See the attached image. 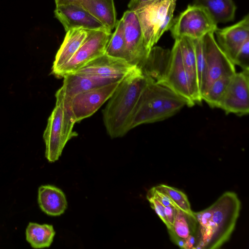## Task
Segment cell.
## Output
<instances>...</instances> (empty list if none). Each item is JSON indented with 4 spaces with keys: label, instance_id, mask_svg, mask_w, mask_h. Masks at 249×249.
Masks as SVG:
<instances>
[{
    "label": "cell",
    "instance_id": "cell-1",
    "mask_svg": "<svg viewBox=\"0 0 249 249\" xmlns=\"http://www.w3.org/2000/svg\"><path fill=\"white\" fill-rule=\"evenodd\" d=\"M241 207L237 194L228 191L206 209L193 212L197 222L195 249H218L227 242L235 228Z\"/></svg>",
    "mask_w": 249,
    "mask_h": 249
},
{
    "label": "cell",
    "instance_id": "cell-2",
    "mask_svg": "<svg viewBox=\"0 0 249 249\" xmlns=\"http://www.w3.org/2000/svg\"><path fill=\"white\" fill-rule=\"evenodd\" d=\"M149 76L136 67L120 82L103 110L104 124L111 138L121 137L130 130L134 112Z\"/></svg>",
    "mask_w": 249,
    "mask_h": 249
},
{
    "label": "cell",
    "instance_id": "cell-3",
    "mask_svg": "<svg viewBox=\"0 0 249 249\" xmlns=\"http://www.w3.org/2000/svg\"><path fill=\"white\" fill-rule=\"evenodd\" d=\"M150 76L158 84L184 98L188 107L202 102L198 84L191 78L184 66L178 39L175 40L171 50H166L160 56Z\"/></svg>",
    "mask_w": 249,
    "mask_h": 249
},
{
    "label": "cell",
    "instance_id": "cell-4",
    "mask_svg": "<svg viewBox=\"0 0 249 249\" xmlns=\"http://www.w3.org/2000/svg\"><path fill=\"white\" fill-rule=\"evenodd\" d=\"M187 101L169 89L156 83L149 76L133 115L130 129L142 124L164 120L178 112Z\"/></svg>",
    "mask_w": 249,
    "mask_h": 249
},
{
    "label": "cell",
    "instance_id": "cell-5",
    "mask_svg": "<svg viewBox=\"0 0 249 249\" xmlns=\"http://www.w3.org/2000/svg\"><path fill=\"white\" fill-rule=\"evenodd\" d=\"M55 98V106L43 135L45 157L50 162L57 160L67 142L78 135L73 131L76 121L69 103L57 93Z\"/></svg>",
    "mask_w": 249,
    "mask_h": 249
},
{
    "label": "cell",
    "instance_id": "cell-6",
    "mask_svg": "<svg viewBox=\"0 0 249 249\" xmlns=\"http://www.w3.org/2000/svg\"><path fill=\"white\" fill-rule=\"evenodd\" d=\"M202 40L204 62L199 88L201 99L215 80L236 72L235 65L219 46L213 32L206 34Z\"/></svg>",
    "mask_w": 249,
    "mask_h": 249
},
{
    "label": "cell",
    "instance_id": "cell-7",
    "mask_svg": "<svg viewBox=\"0 0 249 249\" xmlns=\"http://www.w3.org/2000/svg\"><path fill=\"white\" fill-rule=\"evenodd\" d=\"M217 25L205 8L192 4L189 5L174 18L169 30L175 40L182 37L197 39L203 38L208 33H214Z\"/></svg>",
    "mask_w": 249,
    "mask_h": 249
},
{
    "label": "cell",
    "instance_id": "cell-8",
    "mask_svg": "<svg viewBox=\"0 0 249 249\" xmlns=\"http://www.w3.org/2000/svg\"><path fill=\"white\" fill-rule=\"evenodd\" d=\"M109 30L89 31L88 36L71 58L53 73L62 78L73 74L94 59L105 53L111 35Z\"/></svg>",
    "mask_w": 249,
    "mask_h": 249
},
{
    "label": "cell",
    "instance_id": "cell-9",
    "mask_svg": "<svg viewBox=\"0 0 249 249\" xmlns=\"http://www.w3.org/2000/svg\"><path fill=\"white\" fill-rule=\"evenodd\" d=\"M175 0H157L142 3L133 11L139 20L143 34L144 45L149 53L157 43V34L169 7Z\"/></svg>",
    "mask_w": 249,
    "mask_h": 249
},
{
    "label": "cell",
    "instance_id": "cell-10",
    "mask_svg": "<svg viewBox=\"0 0 249 249\" xmlns=\"http://www.w3.org/2000/svg\"><path fill=\"white\" fill-rule=\"evenodd\" d=\"M121 81L80 92L70 100L63 98L68 102L76 123L96 112L111 96Z\"/></svg>",
    "mask_w": 249,
    "mask_h": 249
},
{
    "label": "cell",
    "instance_id": "cell-11",
    "mask_svg": "<svg viewBox=\"0 0 249 249\" xmlns=\"http://www.w3.org/2000/svg\"><path fill=\"white\" fill-rule=\"evenodd\" d=\"M249 69L236 72L221 99L218 108L226 114L238 116L249 112Z\"/></svg>",
    "mask_w": 249,
    "mask_h": 249
},
{
    "label": "cell",
    "instance_id": "cell-12",
    "mask_svg": "<svg viewBox=\"0 0 249 249\" xmlns=\"http://www.w3.org/2000/svg\"><path fill=\"white\" fill-rule=\"evenodd\" d=\"M122 19L124 25L125 60L140 68L149 53L144 47L139 20L135 13L129 10L124 13Z\"/></svg>",
    "mask_w": 249,
    "mask_h": 249
},
{
    "label": "cell",
    "instance_id": "cell-13",
    "mask_svg": "<svg viewBox=\"0 0 249 249\" xmlns=\"http://www.w3.org/2000/svg\"><path fill=\"white\" fill-rule=\"evenodd\" d=\"M54 13L66 32L78 28L88 31H110L77 3L56 6Z\"/></svg>",
    "mask_w": 249,
    "mask_h": 249
},
{
    "label": "cell",
    "instance_id": "cell-14",
    "mask_svg": "<svg viewBox=\"0 0 249 249\" xmlns=\"http://www.w3.org/2000/svg\"><path fill=\"white\" fill-rule=\"evenodd\" d=\"M136 67L137 66L131 65L124 59L114 57L105 53L89 62L74 73L122 79Z\"/></svg>",
    "mask_w": 249,
    "mask_h": 249
},
{
    "label": "cell",
    "instance_id": "cell-15",
    "mask_svg": "<svg viewBox=\"0 0 249 249\" xmlns=\"http://www.w3.org/2000/svg\"><path fill=\"white\" fill-rule=\"evenodd\" d=\"M214 34L219 46L233 62L242 45L249 39V15L234 24L223 28H217Z\"/></svg>",
    "mask_w": 249,
    "mask_h": 249
},
{
    "label": "cell",
    "instance_id": "cell-16",
    "mask_svg": "<svg viewBox=\"0 0 249 249\" xmlns=\"http://www.w3.org/2000/svg\"><path fill=\"white\" fill-rule=\"evenodd\" d=\"M62 87L56 91L64 99L70 100L76 94L85 91L120 81L122 79L99 75L70 74L63 77Z\"/></svg>",
    "mask_w": 249,
    "mask_h": 249
},
{
    "label": "cell",
    "instance_id": "cell-17",
    "mask_svg": "<svg viewBox=\"0 0 249 249\" xmlns=\"http://www.w3.org/2000/svg\"><path fill=\"white\" fill-rule=\"evenodd\" d=\"M38 202L41 210L51 216L63 214L67 208V201L61 190L50 185L38 188Z\"/></svg>",
    "mask_w": 249,
    "mask_h": 249
},
{
    "label": "cell",
    "instance_id": "cell-18",
    "mask_svg": "<svg viewBox=\"0 0 249 249\" xmlns=\"http://www.w3.org/2000/svg\"><path fill=\"white\" fill-rule=\"evenodd\" d=\"M88 32L89 31L82 28L66 32L64 40L55 55L52 73L71 58L87 37Z\"/></svg>",
    "mask_w": 249,
    "mask_h": 249
},
{
    "label": "cell",
    "instance_id": "cell-19",
    "mask_svg": "<svg viewBox=\"0 0 249 249\" xmlns=\"http://www.w3.org/2000/svg\"><path fill=\"white\" fill-rule=\"evenodd\" d=\"M197 222L194 213H186L176 207V213L172 227L168 230L172 241L183 248L184 241L189 236L196 234Z\"/></svg>",
    "mask_w": 249,
    "mask_h": 249
},
{
    "label": "cell",
    "instance_id": "cell-20",
    "mask_svg": "<svg viewBox=\"0 0 249 249\" xmlns=\"http://www.w3.org/2000/svg\"><path fill=\"white\" fill-rule=\"evenodd\" d=\"M77 3L112 31L116 25V12L113 0H77Z\"/></svg>",
    "mask_w": 249,
    "mask_h": 249
},
{
    "label": "cell",
    "instance_id": "cell-21",
    "mask_svg": "<svg viewBox=\"0 0 249 249\" xmlns=\"http://www.w3.org/2000/svg\"><path fill=\"white\" fill-rule=\"evenodd\" d=\"M193 4L205 8L217 24L234 19L236 6L232 0H194Z\"/></svg>",
    "mask_w": 249,
    "mask_h": 249
},
{
    "label": "cell",
    "instance_id": "cell-22",
    "mask_svg": "<svg viewBox=\"0 0 249 249\" xmlns=\"http://www.w3.org/2000/svg\"><path fill=\"white\" fill-rule=\"evenodd\" d=\"M55 234L51 225L30 222L26 230V239L32 248L42 249L51 245Z\"/></svg>",
    "mask_w": 249,
    "mask_h": 249
},
{
    "label": "cell",
    "instance_id": "cell-23",
    "mask_svg": "<svg viewBox=\"0 0 249 249\" xmlns=\"http://www.w3.org/2000/svg\"><path fill=\"white\" fill-rule=\"evenodd\" d=\"M105 53L109 56L125 60L124 25L122 18L117 21L115 31L111 34Z\"/></svg>",
    "mask_w": 249,
    "mask_h": 249
},
{
    "label": "cell",
    "instance_id": "cell-24",
    "mask_svg": "<svg viewBox=\"0 0 249 249\" xmlns=\"http://www.w3.org/2000/svg\"><path fill=\"white\" fill-rule=\"evenodd\" d=\"M178 40L179 44L184 66L191 78L198 84L196 53L193 40L187 37H182Z\"/></svg>",
    "mask_w": 249,
    "mask_h": 249
},
{
    "label": "cell",
    "instance_id": "cell-25",
    "mask_svg": "<svg viewBox=\"0 0 249 249\" xmlns=\"http://www.w3.org/2000/svg\"><path fill=\"white\" fill-rule=\"evenodd\" d=\"M234 75L223 76L215 80L202 96V101H204L211 107L218 108L219 103Z\"/></svg>",
    "mask_w": 249,
    "mask_h": 249
},
{
    "label": "cell",
    "instance_id": "cell-26",
    "mask_svg": "<svg viewBox=\"0 0 249 249\" xmlns=\"http://www.w3.org/2000/svg\"><path fill=\"white\" fill-rule=\"evenodd\" d=\"M156 187L164 192L179 209L187 213H193L187 196L183 192L174 187L163 184Z\"/></svg>",
    "mask_w": 249,
    "mask_h": 249
},
{
    "label": "cell",
    "instance_id": "cell-27",
    "mask_svg": "<svg viewBox=\"0 0 249 249\" xmlns=\"http://www.w3.org/2000/svg\"><path fill=\"white\" fill-rule=\"evenodd\" d=\"M233 64L240 66L243 70L249 69V39L242 45L236 53Z\"/></svg>",
    "mask_w": 249,
    "mask_h": 249
},
{
    "label": "cell",
    "instance_id": "cell-28",
    "mask_svg": "<svg viewBox=\"0 0 249 249\" xmlns=\"http://www.w3.org/2000/svg\"><path fill=\"white\" fill-rule=\"evenodd\" d=\"M176 1L177 0L173 1L171 4L166 16L158 30L157 34V42L166 31L170 30L173 24L174 21V12L176 8Z\"/></svg>",
    "mask_w": 249,
    "mask_h": 249
},
{
    "label": "cell",
    "instance_id": "cell-29",
    "mask_svg": "<svg viewBox=\"0 0 249 249\" xmlns=\"http://www.w3.org/2000/svg\"><path fill=\"white\" fill-rule=\"evenodd\" d=\"M146 197L149 202L151 207L155 211L159 217L165 224L166 227H167L168 223L165 214V206L153 196H146Z\"/></svg>",
    "mask_w": 249,
    "mask_h": 249
},
{
    "label": "cell",
    "instance_id": "cell-30",
    "mask_svg": "<svg viewBox=\"0 0 249 249\" xmlns=\"http://www.w3.org/2000/svg\"><path fill=\"white\" fill-rule=\"evenodd\" d=\"M175 213V206L173 205H170L165 207V214L168 223V227H167V230L170 229L173 225Z\"/></svg>",
    "mask_w": 249,
    "mask_h": 249
},
{
    "label": "cell",
    "instance_id": "cell-31",
    "mask_svg": "<svg viewBox=\"0 0 249 249\" xmlns=\"http://www.w3.org/2000/svg\"><path fill=\"white\" fill-rule=\"evenodd\" d=\"M196 243V240L195 235H190L184 241L183 249H195Z\"/></svg>",
    "mask_w": 249,
    "mask_h": 249
},
{
    "label": "cell",
    "instance_id": "cell-32",
    "mask_svg": "<svg viewBox=\"0 0 249 249\" xmlns=\"http://www.w3.org/2000/svg\"><path fill=\"white\" fill-rule=\"evenodd\" d=\"M155 0H130L128 4V10L132 11L137 6L142 3Z\"/></svg>",
    "mask_w": 249,
    "mask_h": 249
},
{
    "label": "cell",
    "instance_id": "cell-33",
    "mask_svg": "<svg viewBox=\"0 0 249 249\" xmlns=\"http://www.w3.org/2000/svg\"><path fill=\"white\" fill-rule=\"evenodd\" d=\"M77 0H55L56 6L67 4L71 3H77Z\"/></svg>",
    "mask_w": 249,
    "mask_h": 249
}]
</instances>
